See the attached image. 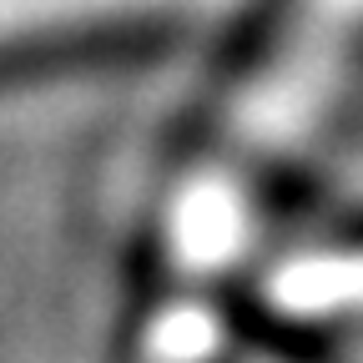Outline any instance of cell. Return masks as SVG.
<instances>
[{
  "label": "cell",
  "instance_id": "obj_2",
  "mask_svg": "<svg viewBox=\"0 0 363 363\" xmlns=\"http://www.w3.org/2000/svg\"><path fill=\"white\" fill-rule=\"evenodd\" d=\"M252 0H0V86L227 40Z\"/></svg>",
  "mask_w": 363,
  "mask_h": 363
},
{
  "label": "cell",
  "instance_id": "obj_1",
  "mask_svg": "<svg viewBox=\"0 0 363 363\" xmlns=\"http://www.w3.org/2000/svg\"><path fill=\"white\" fill-rule=\"evenodd\" d=\"M333 152V121L293 86L207 66L136 212L111 363H238L283 222Z\"/></svg>",
  "mask_w": 363,
  "mask_h": 363
}]
</instances>
